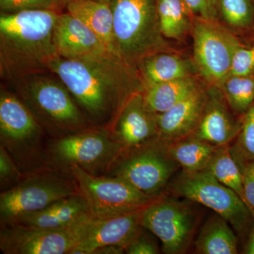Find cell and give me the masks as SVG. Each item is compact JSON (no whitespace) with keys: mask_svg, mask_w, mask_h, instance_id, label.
Returning a JSON list of instances; mask_svg holds the SVG:
<instances>
[{"mask_svg":"<svg viewBox=\"0 0 254 254\" xmlns=\"http://www.w3.org/2000/svg\"><path fill=\"white\" fill-rule=\"evenodd\" d=\"M55 73L93 121L115 116L136 92L135 69L123 60L86 62L58 58L51 63Z\"/></svg>","mask_w":254,"mask_h":254,"instance_id":"cell-1","label":"cell"},{"mask_svg":"<svg viewBox=\"0 0 254 254\" xmlns=\"http://www.w3.org/2000/svg\"><path fill=\"white\" fill-rule=\"evenodd\" d=\"M60 11L25 10L1 13L0 74L7 81L50 71L51 63L60 58L53 32Z\"/></svg>","mask_w":254,"mask_h":254,"instance_id":"cell-2","label":"cell"},{"mask_svg":"<svg viewBox=\"0 0 254 254\" xmlns=\"http://www.w3.org/2000/svg\"><path fill=\"white\" fill-rule=\"evenodd\" d=\"M158 0H110L117 50L131 67L166 50L160 29Z\"/></svg>","mask_w":254,"mask_h":254,"instance_id":"cell-3","label":"cell"},{"mask_svg":"<svg viewBox=\"0 0 254 254\" xmlns=\"http://www.w3.org/2000/svg\"><path fill=\"white\" fill-rule=\"evenodd\" d=\"M23 102L41 125L60 137L86 130V120L63 83L41 74L14 82Z\"/></svg>","mask_w":254,"mask_h":254,"instance_id":"cell-4","label":"cell"},{"mask_svg":"<svg viewBox=\"0 0 254 254\" xmlns=\"http://www.w3.org/2000/svg\"><path fill=\"white\" fill-rule=\"evenodd\" d=\"M80 194L73 177L49 169H41L23 177L0 195V217L8 225L27 214L49 206L58 200Z\"/></svg>","mask_w":254,"mask_h":254,"instance_id":"cell-5","label":"cell"},{"mask_svg":"<svg viewBox=\"0 0 254 254\" xmlns=\"http://www.w3.org/2000/svg\"><path fill=\"white\" fill-rule=\"evenodd\" d=\"M180 168L169 154L166 143L156 138L123 150L108 176L123 180L145 194L159 197Z\"/></svg>","mask_w":254,"mask_h":254,"instance_id":"cell-6","label":"cell"},{"mask_svg":"<svg viewBox=\"0 0 254 254\" xmlns=\"http://www.w3.org/2000/svg\"><path fill=\"white\" fill-rule=\"evenodd\" d=\"M67 170L93 218H110L143 210L158 198L145 194L117 177L93 175L76 166Z\"/></svg>","mask_w":254,"mask_h":254,"instance_id":"cell-7","label":"cell"},{"mask_svg":"<svg viewBox=\"0 0 254 254\" xmlns=\"http://www.w3.org/2000/svg\"><path fill=\"white\" fill-rule=\"evenodd\" d=\"M170 190L175 196L212 209L240 233L247 231L252 223L253 210L236 192L205 170L194 173L182 171Z\"/></svg>","mask_w":254,"mask_h":254,"instance_id":"cell-8","label":"cell"},{"mask_svg":"<svg viewBox=\"0 0 254 254\" xmlns=\"http://www.w3.org/2000/svg\"><path fill=\"white\" fill-rule=\"evenodd\" d=\"M123 151L105 129L83 130L60 137L50 145L53 162L67 169L79 167L95 175L110 170Z\"/></svg>","mask_w":254,"mask_h":254,"instance_id":"cell-9","label":"cell"},{"mask_svg":"<svg viewBox=\"0 0 254 254\" xmlns=\"http://www.w3.org/2000/svg\"><path fill=\"white\" fill-rule=\"evenodd\" d=\"M94 220L88 215L70 226L50 230L3 225L0 250L4 254H70L86 236Z\"/></svg>","mask_w":254,"mask_h":254,"instance_id":"cell-10","label":"cell"},{"mask_svg":"<svg viewBox=\"0 0 254 254\" xmlns=\"http://www.w3.org/2000/svg\"><path fill=\"white\" fill-rule=\"evenodd\" d=\"M198 216L187 202L159 196L143 209L141 225L155 235L166 254L186 253L195 231Z\"/></svg>","mask_w":254,"mask_h":254,"instance_id":"cell-11","label":"cell"},{"mask_svg":"<svg viewBox=\"0 0 254 254\" xmlns=\"http://www.w3.org/2000/svg\"><path fill=\"white\" fill-rule=\"evenodd\" d=\"M42 125L31 110L14 93H0L1 145L17 164L25 168L37 158L41 147Z\"/></svg>","mask_w":254,"mask_h":254,"instance_id":"cell-12","label":"cell"},{"mask_svg":"<svg viewBox=\"0 0 254 254\" xmlns=\"http://www.w3.org/2000/svg\"><path fill=\"white\" fill-rule=\"evenodd\" d=\"M193 55L198 71L214 87L221 88L231 72L232 58L240 42L214 22L198 18L193 26Z\"/></svg>","mask_w":254,"mask_h":254,"instance_id":"cell-13","label":"cell"},{"mask_svg":"<svg viewBox=\"0 0 254 254\" xmlns=\"http://www.w3.org/2000/svg\"><path fill=\"white\" fill-rule=\"evenodd\" d=\"M53 39L58 55L64 59L86 63L123 60L108 49L85 23L67 11L58 14Z\"/></svg>","mask_w":254,"mask_h":254,"instance_id":"cell-14","label":"cell"},{"mask_svg":"<svg viewBox=\"0 0 254 254\" xmlns=\"http://www.w3.org/2000/svg\"><path fill=\"white\" fill-rule=\"evenodd\" d=\"M143 209L110 218L95 219L86 236L70 254H93L98 249L108 246H118L126 250L143 228Z\"/></svg>","mask_w":254,"mask_h":254,"instance_id":"cell-15","label":"cell"},{"mask_svg":"<svg viewBox=\"0 0 254 254\" xmlns=\"http://www.w3.org/2000/svg\"><path fill=\"white\" fill-rule=\"evenodd\" d=\"M116 118L111 136L123 150L157 138L156 115L147 109L142 91L136 92L127 99Z\"/></svg>","mask_w":254,"mask_h":254,"instance_id":"cell-16","label":"cell"},{"mask_svg":"<svg viewBox=\"0 0 254 254\" xmlns=\"http://www.w3.org/2000/svg\"><path fill=\"white\" fill-rule=\"evenodd\" d=\"M208 92L198 87L170 109L156 115L157 138L165 143L190 136L198 126Z\"/></svg>","mask_w":254,"mask_h":254,"instance_id":"cell-17","label":"cell"},{"mask_svg":"<svg viewBox=\"0 0 254 254\" xmlns=\"http://www.w3.org/2000/svg\"><path fill=\"white\" fill-rule=\"evenodd\" d=\"M223 95L208 91V99L198 126L190 136L216 146L228 145L236 138L242 121L235 119Z\"/></svg>","mask_w":254,"mask_h":254,"instance_id":"cell-18","label":"cell"},{"mask_svg":"<svg viewBox=\"0 0 254 254\" xmlns=\"http://www.w3.org/2000/svg\"><path fill=\"white\" fill-rule=\"evenodd\" d=\"M88 215L86 202L81 195L77 194L58 200L38 211L23 215L8 225L49 230L60 229L72 225Z\"/></svg>","mask_w":254,"mask_h":254,"instance_id":"cell-19","label":"cell"},{"mask_svg":"<svg viewBox=\"0 0 254 254\" xmlns=\"http://www.w3.org/2000/svg\"><path fill=\"white\" fill-rule=\"evenodd\" d=\"M65 9L94 32L108 49L120 56L115 43L113 14L110 2L72 0L66 3Z\"/></svg>","mask_w":254,"mask_h":254,"instance_id":"cell-20","label":"cell"},{"mask_svg":"<svg viewBox=\"0 0 254 254\" xmlns=\"http://www.w3.org/2000/svg\"><path fill=\"white\" fill-rule=\"evenodd\" d=\"M137 66L139 68L142 91L156 83L190 76V66L185 60L164 52L146 57Z\"/></svg>","mask_w":254,"mask_h":254,"instance_id":"cell-21","label":"cell"},{"mask_svg":"<svg viewBox=\"0 0 254 254\" xmlns=\"http://www.w3.org/2000/svg\"><path fill=\"white\" fill-rule=\"evenodd\" d=\"M194 247L196 254H236L238 241L230 224L217 214L210 217L202 227Z\"/></svg>","mask_w":254,"mask_h":254,"instance_id":"cell-22","label":"cell"},{"mask_svg":"<svg viewBox=\"0 0 254 254\" xmlns=\"http://www.w3.org/2000/svg\"><path fill=\"white\" fill-rule=\"evenodd\" d=\"M198 87L194 78L190 76L146 87L142 94L147 109L158 115L185 99Z\"/></svg>","mask_w":254,"mask_h":254,"instance_id":"cell-23","label":"cell"},{"mask_svg":"<svg viewBox=\"0 0 254 254\" xmlns=\"http://www.w3.org/2000/svg\"><path fill=\"white\" fill-rule=\"evenodd\" d=\"M166 144L169 154L187 173L204 170L219 147L191 136Z\"/></svg>","mask_w":254,"mask_h":254,"instance_id":"cell-24","label":"cell"},{"mask_svg":"<svg viewBox=\"0 0 254 254\" xmlns=\"http://www.w3.org/2000/svg\"><path fill=\"white\" fill-rule=\"evenodd\" d=\"M204 170L211 174L222 185L236 192L246 203L242 169L230 145L219 146Z\"/></svg>","mask_w":254,"mask_h":254,"instance_id":"cell-25","label":"cell"},{"mask_svg":"<svg viewBox=\"0 0 254 254\" xmlns=\"http://www.w3.org/2000/svg\"><path fill=\"white\" fill-rule=\"evenodd\" d=\"M157 9L164 37L179 39L188 31L190 12L182 0H158Z\"/></svg>","mask_w":254,"mask_h":254,"instance_id":"cell-26","label":"cell"},{"mask_svg":"<svg viewBox=\"0 0 254 254\" xmlns=\"http://www.w3.org/2000/svg\"><path fill=\"white\" fill-rule=\"evenodd\" d=\"M230 109L237 114L247 113L254 103V76L230 75L221 86Z\"/></svg>","mask_w":254,"mask_h":254,"instance_id":"cell-27","label":"cell"},{"mask_svg":"<svg viewBox=\"0 0 254 254\" xmlns=\"http://www.w3.org/2000/svg\"><path fill=\"white\" fill-rule=\"evenodd\" d=\"M224 19L233 27H249L254 20V0H218Z\"/></svg>","mask_w":254,"mask_h":254,"instance_id":"cell-28","label":"cell"},{"mask_svg":"<svg viewBox=\"0 0 254 254\" xmlns=\"http://www.w3.org/2000/svg\"><path fill=\"white\" fill-rule=\"evenodd\" d=\"M236 142L230 146L233 155L240 162L254 160V103L242 118Z\"/></svg>","mask_w":254,"mask_h":254,"instance_id":"cell-29","label":"cell"},{"mask_svg":"<svg viewBox=\"0 0 254 254\" xmlns=\"http://www.w3.org/2000/svg\"><path fill=\"white\" fill-rule=\"evenodd\" d=\"M60 0H0L1 13H14L25 10L51 9L60 11Z\"/></svg>","mask_w":254,"mask_h":254,"instance_id":"cell-30","label":"cell"},{"mask_svg":"<svg viewBox=\"0 0 254 254\" xmlns=\"http://www.w3.org/2000/svg\"><path fill=\"white\" fill-rule=\"evenodd\" d=\"M23 178L22 173L7 150L0 145V181L1 186L18 183Z\"/></svg>","mask_w":254,"mask_h":254,"instance_id":"cell-31","label":"cell"},{"mask_svg":"<svg viewBox=\"0 0 254 254\" xmlns=\"http://www.w3.org/2000/svg\"><path fill=\"white\" fill-rule=\"evenodd\" d=\"M254 71V46L250 48L240 46L232 58L230 75L249 76Z\"/></svg>","mask_w":254,"mask_h":254,"instance_id":"cell-32","label":"cell"},{"mask_svg":"<svg viewBox=\"0 0 254 254\" xmlns=\"http://www.w3.org/2000/svg\"><path fill=\"white\" fill-rule=\"evenodd\" d=\"M143 228L136 238L127 247L125 253L128 254H160L158 246L149 236L144 233Z\"/></svg>","mask_w":254,"mask_h":254,"instance_id":"cell-33","label":"cell"},{"mask_svg":"<svg viewBox=\"0 0 254 254\" xmlns=\"http://www.w3.org/2000/svg\"><path fill=\"white\" fill-rule=\"evenodd\" d=\"M242 169L244 191L246 203L252 210H254V160L238 162Z\"/></svg>","mask_w":254,"mask_h":254,"instance_id":"cell-34","label":"cell"},{"mask_svg":"<svg viewBox=\"0 0 254 254\" xmlns=\"http://www.w3.org/2000/svg\"><path fill=\"white\" fill-rule=\"evenodd\" d=\"M190 10V14H194L198 18L213 20L216 11V6L212 0H182Z\"/></svg>","mask_w":254,"mask_h":254,"instance_id":"cell-35","label":"cell"},{"mask_svg":"<svg viewBox=\"0 0 254 254\" xmlns=\"http://www.w3.org/2000/svg\"><path fill=\"white\" fill-rule=\"evenodd\" d=\"M125 253V249L118 246H108L95 251L93 254H121Z\"/></svg>","mask_w":254,"mask_h":254,"instance_id":"cell-36","label":"cell"},{"mask_svg":"<svg viewBox=\"0 0 254 254\" xmlns=\"http://www.w3.org/2000/svg\"><path fill=\"white\" fill-rule=\"evenodd\" d=\"M245 254H254V227L246 245Z\"/></svg>","mask_w":254,"mask_h":254,"instance_id":"cell-37","label":"cell"},{"mask_svg":"<svg viewBox=\"0 0 254 254\" xmlns=\"http://www.w3.org/2000/svg\"><path fill=\"white\" fill-rule=\"evenodd\" d=\"M72 1V0H60L61 4L63 5L64 7L65 8V6H66V3H68V1ZM99 1H107V2H110V0H99Z\"/></svg>","mask_w":254,"mask_h":254,"instance_id":"cell-38","label":"cell"},{"mask_svg":"<svg viewBox=\"0 0 254 254\" xmlns=\"http://www.w3.org/2000/svg\"><path fill=\"white\" fill-rule=\"evenodd\" d=\"M212 1H213V3L215 6H218V0H212Z\"/></svg>","mask_w":254,"mask_h":254,"instance_id":"cell-39","label":"cell"}]
</instances>
